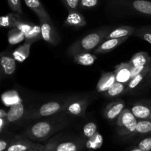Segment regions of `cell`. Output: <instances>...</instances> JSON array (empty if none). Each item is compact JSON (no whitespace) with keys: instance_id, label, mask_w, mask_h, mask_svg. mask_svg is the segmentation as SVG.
<instances>
[{"instance_id":"1","label":"cell","mask_w":151,"mask_h":151,"mask_svg":"<svg viewBox=\"0 0 151 151\" xmlns=\"http://www.w3.org/2000/svg\"><path fill=\"white\" fill-rule=\"evenodd\" d=\"M107 7L114 13L137 14L151 17V1L148 0H106Z\"/></svg>"},{"instance_id":"2","label":"cell","mask_w":151,"mask_h":151,"mask_svg":"<svg viewBox=\"0 0 151 151\" xmlns=\"http://www.w3.org/2000/svg\"><path fill=\"white\" fill-rule=\"evenodd\" d=\"M111 30L110 27H103L89 33L86 36L71 44L67 50L69 55L74 56L80 52H90L94 51L104 41Z\"/></svg>"},{"instance_id":"3","label":"cell","mask_w":151,"mask_h":151,"mask_svg":"<svg viewBox=\"0 0 151 151\" xmlns=\"http://www.w3.org/2000/svg\"><path fill=\"white\" fill-rule=\"evenodd\" d=\"M55 130L53 123L49 121H41L27 128L24 136L32 141L43 142L47 139Z\"/></svg>"},{"instance_id":"4","label":"cell","mask_w":151,"mask_h":151,"mask_svg":"<svg viewBox=\"0 0 151 151\" xmlns=\"http://www.w3.org/2000/svg\"><path fill=\"white\" fill-rule=\"evenodd\" d=\"M139 120L128 109H125L116 120L118 129L117 134L120 137H126L135 131Z\"/></svg>"},{"instance_id":"5","label":"cell","mask_w":151,"mask_h":151,"mask_svg":"<svg viewBox=\"0 0 151 151\" xmlns=\"http://www.w3.org/2000/svg\"><path fill=\"white\" fill-rule=\"evenodd\" d=\"M64 104L57 101H51L43 104L41 107L32 112L29 116V119H36L45 116H50L63 111Z\"/></svg>"},{"instance_id":"6","label":"cell","mask_w":151,"mask_h":151,"mask_svg":"<svg viewBox=\"0 0 151 151\" xmlns=\"http://www.w3.org/2000/svg\"><path fill=\"white\" fill-rule=\"evenodd\" d=\"M40 26L41 29L42 39L52 46H57L60 42V36L55 27L52 21L41 20Z\"/></svg>"},{"instance_id":"7","label":"cell","mask_w":151,"mask_h":151,"mask_svg":"<svg viewBox=\"0 0 151 151\" xmlns=\"http://www.w3.org/2000/svg\"><path fill=\"white\" fill-rule=\"evenodd\" d=\"M38 145L37 143L24 136H16L10 139L6 151H30Z\"/></svg>"},{"instance_id":"8","label":"cell","mask_w":151,"mask_h":151,"mask_svg":"<svg viewBox=\"0 0 151 151\" xmlns=\"http://www.w3.org/2000/svg\"><path fill=\"white\" fill-rule=\"evenodd\" d=\"M87 107H88L87 100H71L64 103L63 111L72 116H84Z\"/></svg>"},{"instance_id":"9","label":"cell","mask_w":151,"mask_h":151,"mask_svg":"<svg viewBox=\"0 0 151 151\" xmlns=\"http://www.w3.org/2000/svg\"><path fill=\"white\" fill-rule=\"evenodd\" d=\"M138 120H150L151 100H142L131 105L130 109Z\"/></svg>"},{"instance_id":"10","label":"cell","mask_w":151,"mask_h":151,"mask_svg":"<svg viewBox=\"0 0 151 151\" xmlns=\"http://www.w3.org/2000/svg\"><path fill=\"white\" fill-rule=\"evenodd\" d=\"M131 69L132 66L128 62H123L116 65L114 71L116 78V82L128 84L131 80Z\"/></svg>"},{"instance_id":"11","label":"cell","mask_w":151,"mask_h":151,"mask_svg":"<svg viewBox=\"0 0 151 151\" xmlns=\"http://www.w3.org/2000/svg\"><path fill=\"white\" fill-rule=\"evenodd\" d=\"M16 60L8 53L2 52L0 59L1 74L2 76H10L14 74L16 69Z\"/></svg>"},{"instance_id":"12","label":"cell","mask_w":151,"mask_h":151,"mask_svg":"<svg viewBox=\"0 0 151 151\" xmlns=\"http://www.w3.org/2000/svg\"><path fill=\"white\" fill-rule=\"evenodd\" d=\"M125 109V103L123 100H119L117 101L112 102L108 104L105 109L103 114L109 120L112 121L118 118L122 111Z\"/></svg>"},{"instance_id":"13","label":"cell","mask_w":151,"mask_h":151,"mask_svg":"<svg viewBox=\"0 0 151 151\" xmlns=\"http://www.w3.org/2000/svg\"><path fill=\"white\" fill-rule=\"evenodd\" d=\"M129 37H125L121 38H109L105 39L98 47L94 51V54H104L110 52L115 48L119 47L122 43L125 42Z\"/></svg>"},{"instance_id":"14","label":"cell","mask_w":151,"mask_h":151,"mask_svg":"<svg viewBox=\"0 0 151 151\" xmlns=\"http://www.w3.org/2000/svg\"><path fill=\"white\" fill-rule=\"evenodd\" d=\"M115 83H116V78H115L114 72H103L97 84L96 89L99 93L106 92Z\"/></svg>"},{"instance_id":"15","label":"cell","mask_w":151,"mask_h":151,"mask_svg":"<svg viewBox=\"0 0 151 151\" xmlns=\"http://www.w3.org/2000/svg\"><path fill=\"white\" fill-rule=\"evenodd\" d=\"M63 23L67 27L78 28L85 26L86 24V21L83 14L78 10H71L68 11V16Z\"/></svg>"},{"instance_id":"16","label":"cell","mask_w":151,"mask_h":151,"mask_svg":"<svg viewBox=\"0 0 151 151\" xmlns=\"http://www.w3.org/2000/svg\"><path fill=\"white\" fill-rule=\"evenodd\" d=\"M24 2L26 5L36 14L39 21L51 19L48 12L46 10L40 0H24Z\"/></svg>"},{"instance_id":"17","label":"cell","mask_w":151,"mask_h":151,"mask_svg":"<svg viewBox=\"0 0 151 151\" xmlns=\"http://www.w3.org/2000/svg\"><path fill=\"white\" fill-rule=\"evenodd\" d=\"M25 113V106L21 102L13 104L7 111V121L9 124L15 123L22 118Z\"/></svg>"},{"instance_id":"18","label":"cell","mask_w":151,"mask_h":151,"mask_svg":"<svg viewBox=\"0 0 151 151\" xmlns=\"http://www.w3.org/2000/svg\"><path fill=\"white\" fill-rule=\"evenodd\" d=\"M137 29L131 26H120L111 29L106 39L109 38H121L134 35Z\"/></svg>"},{"instance_id":"19","label":"cell","mask_w":151,"mask_h":151,"mask_svg":"<svg viewBox=\"0 0 151 151\" xmlns=\"http://www.w3.org/2000/svg\"><path fill=\"white\" fill-rule=\"evenodd\" d=\"M50 151H79L80 145L74 142H63L60 143H53L52 142L47 144Z\"/></svg>"},{"instance_id":"20","label":"cell","mask_w":151,"mask_h":151,"mask_svg":"<svg viewBox=\"0 0 151 151\" xmlns=\"http://www.w3.org/2000/svg\"><path fill=\"white\" fill-rule=\"evenodd\" d=\"M128 63L132 67L147 66L151 63V57L146 52H139L132 56Z\"/></svg>"},{"instance_id":"21","label":"cell","mask_w":151,"mask_h":151,"mask_svg":"<svg viewBox=\"0 0 151 151\" xmlns=\"http://www.w3.org/2000/svg\"><path fill=\"white\" fill-rule=\"evenodd\" d=\"M95 54L90 52H80L73 56V60L77 64L82 66H91L97 60Z\"/></svg>"},{"instance_id":"22","label":"cell","mask_w":151,"mask_h":151,"mask_svg":"<svg viewBox=\"0 0 151 151\" xmlns=\"http://www.w3.org/2000/svg\"><path fill=\"white\" fill-rule=\"evenodd\" d=\"M31 45L32 44L24 42V44L19 46L13 52L12 56L13 57V58L19 63H22L24 61L29 57V53H30Z\"/></svg>"},{"instance_id":"23","label":"cell","mask_w":151,"mask_h":151,"mask_svg":"<svg viewBox=\"0 0 151 151\" xmlns=\"http://www.w3.org/2000/svg\"><path fill=\"white\" fill-rule=\"evenodd\" d=\"M151 135V121L150 120H139L135 131L131 135L126 137L128 139L135 137L137 136Z\"/></svg>"},{"instance_id":"24","label":"cell","mask_w":151,"mask_h":151,"mask_svg":"<svg viewBox=\"0 0 151 151\" xmlns=\"http://www.w3.org/2000/svg\"><path fill=\"white\" fill-rule=\"evenodd\" d=\"M21 18V14L16 13H10L5 16L0 17V26L1 27H7L13 29L16 28V24Z\"/></svg>"},{"instance_id":"25","label":"cell","mask_w":151,"mask_h":151,"mask_svg":"<svg viewBox=\"0 0 151 151\" xmlns=\"http://www.w3.org/2000/svg\"><path fill=\"white\" fill-rule=\"evenodd\" d=\"M127 84L116 82L106 93V95L109 97H116L127 92Z\"/></svg>"},{"instance_id":"26","label":"cell","mask_w":151,"mask_h":151,"mask_svg":"<svg viewBox=\"0 0 151 151\" xmlns=\"http://www.w3.org/2000/svg\"><path fill=\"white\" fill-rule=\"evenodd\" d=\"M150 69L151 68L147 69V70L145 71L142 73L138 75L137 76H136L135 78H132V79L130 81V82L127 84V90H128V91L135 90L136 88L144 81V80L145 79V78L147 79V77H148L149 73H150Z\"/></svg>"},{"instance_id":"27","label":"cell","mask_w":151,"mask_h":151,"mask_svg":"<svg viewBox=\"0 0 151 151\" xmlns=\"http://www.w3.org/2000/svg\"><path fill=\"white\" fill-rule=\"evenodd\" d=\"M41 39H42L41 26L35 24L33 28L25 35L24 42L32 44L33 43L40 41Z\"/></svg>"},{"instance_id":"28","label":"cell","mask_w":151,"mask_h":151,"mask_svg":"<svg viewBox=\"0 0 151 151\" xmlns=\"http://www.w3.org/2000/svg\"><path fill=\"white\" fill-rule=\"evenodd\" d=\"M8 42L10 45H15L25 41V34L21 32L17 28L10 29L8 32Z\"/></svg>"},{"instance_id":"29","label":"cell","mask_w":151,"mask_h":151,"mask_svg":"<svg viewBox=\"0 0 151 151\" xmlns=\"http://www.w3.org/2000/svg\"><path fill=\"white\" fill-rule=\"evenodd\" d=\"M134 35L151 44V25H147L138 28L134 32Z\"/></svg>"},{"instance_id":"30","label":"cell","mask_w":151,"mask_h":151,"mask_svg":"<svg viewBox=\"0 0 151 151\" xmlns=\"http://www.w3.org/2000/svg\"><path fill=\"white\" fill-rule=\"evenodd\" d=\"M98 131H97V125L93 122H89L86 124L85 126L83 128V135L87 139L91 138Z\"/></svg>"},{"instance_id":"31","label":"cell","mask_w":151,"mask_h":151,"mask_svg":"<svg viewBox=\"0 0 151 151\" xmlns=\"http://www.w3.org/2000/svg\"><path fill=\"white\" fill-rule=\"evenodd\" d=\"M87 146L88 147L91 149H97L101 147L102 143H103V137L101 134H99L98 132L93 136L91 138L87 139Z\"/></svg>"},{"instance_id":"32","label":"cell","mask_w":151,"mask_h":151,"mask_svg":"<svg viewBox=\"0 0 151 151\" xmlns=\"http://www.w3.org/2000/svg\"><path fill=\"white\" fill-rule=\"evenodd\" d=\"M34 26H35V24L31 23V22H24V21L22 20V17L17 21L16 24V28H17L19 30L24 33L25 35L28 33L33 28Z\"/></svg>"},{"instance_id":"33","label":"cell","mask_w":151,"mask_h":151,"mask_svg":"<svg viewBox=\"0 0 151 151\" xmlns=\"http://www.w3.org/2000/svg\"><path fill=\"white\" fill-rule=\"evenodd\" d=\"M100 3V0H80L79 9L89 10L97 7Z\"/></svg>"},{"instance_id":"34","label":"cell","mask_w":151,"mask_h":151,"mask_svg":"<svg viewBox=\"0 0 151 151\" xmlns=\"http://www.w3.org/2000/svg\"><path fill=\"white\" fill-rule=\"evenodd\" d=\"M7 1L10 10H11L13 13H19V14L21 15L23 13V10H22V1H21V0H7Z\"/></svg>"},{"instance_id":"35","label":"cell","mask_w":151,"mask_h":151,"mask_svg":"<svg viewBox=\"0 0 151 151\" xmlns=\"http://www.w3.org/2000/svg\"><path fill=\"white\" fill-rule=\"evenodd\" d=\"M137 147L143 151H151V135L140 140L137 144Z\"/></svg>"},{"instance_id":"36","label":"cell","mask_w":151,"mask_h":151,"mask_svg":"<svg viewBox=\"0 0 151 151\" xmlns=\"http://www.w3.org/2000/svg\"><path fill=\"white\" fill-rule=\"evenodd\" d=\"M62 2L68 11L79 10L80 0H62Z\"/></svg>"},{"instance_id":"37","label":"cell","mask_w":151,"mask_h":151,"mask_svg":"<svg viewBox=\"0 0 151 151\" xmlns=\"http://www.w3.org/2000/svg\"><path fill=\"white\" fill-rule=\"evenodd\" d=\"M9 125L7 117H0V133L2 134L4 129H6Z\"/></svg>"},{"instance_id":"38","label":"cell","mask_w":151,"mask_h":151,"mask_svg":"<svg viewBox=\"0 0 151 151\" xmlns=\"http://www.w3.org/2000/svg\"><path fill=\"white\" fill-rule=\"evenodd\" d=\"M10 142V139H1L0 140V151H6L7 148L8 147L9 144Z\"/></svg>"},{"instance_id":"39","label":"cell","mask_w":151,"mask_h":151,"mask_svg":"<svg viewBox=\"0 0 151 151\" xmlns=\"http://www.w3.org/2000/svg\"><path fill=\"white\" fill-rule=\"evenodd\" d=\"M30 151H50V149H49L48 145H41L38 144V145L35 147V148L32 149V150Z\"/></svg>"},{"instance_id":"40","label":"cell","mask_w":151,"mask_h":151,"mask_svg":"<svg viewBox=\"0 0 151 151\" xmlns=\"http://www.w3.org/2000/svg\"><path fill=\"white\" fill-rule=\"evenodd\" d=\"M125 151H143V150H142L141 149L139 148L137 146H133V147H129V148L127 149Z\"/></svg>"},{"instance_id":"41","label":"cell","mask_w":151,"mask_h":151,"mask_svg":"<svg viewBox=\"0 0 151 151\" xmlns=\"http://www.w3.org/2000/svg\"><path fill=\"white\" fill-rule=\"evenodd\" d=\"M147 79H148L149 81H151V69H150V73H149L148 77H147Z\"/></svg>"},{"instance_id":"42","label":"cell","mask_w":151,"mask_h":151,"mask_svg":"<svg viewBox=\"0 0 151 151\" xmlns=\"http://www.w3.org/2000/svg\"><path fill=\"white\" fill-rule=\"evenodd\" d=\"M150 120L151 121V116H150Z\"/></svg>"}]
</instances>
